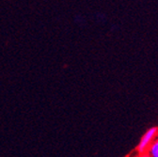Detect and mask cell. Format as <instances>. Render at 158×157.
<instances>
[{
	"label": "cell",
	"mask_w": 158,
	"mask_h": 157,
	"mask_svg": "<svg viewBox=\"0 0 158 157\" xmlns=\"http://www.w3.org/2000/svg\"><path fill=\"white\" fill-rule=\"evenodd\" d=\"M157 135H158V127L153 126V127H151L150 129H148L142 135L139 143H138V145L136 147L137 152L139 154L146 153L148 148L150 147V145L155 139V137Z\"/></svg>",
	"instance_id": "6da1fadb"
},
{
	"label": "cell",
	"mask_w": 158,
	"mask_h": 157,
	"mask_svg": "<svg viewBox=\"0 0 158 157\" xmlns=\"http://www.w3.org/2000/svg\"><path fill=\"white\" fill-rule=\"evenodd\" d=\"M146 153L148 154L149 157H158V135L152 142V144L148 148Z\"/></svg>",
	"instance_id": "7a4b0ae2"
},
{
	"label": "cell",
	"mask_w": 158,
	"mask_h": 157,
	"mask_svg": "<svg viewBox=\"0 0 158 157\" xmlns=\"http://www.w3.org/2000/svg\"><path fill=\"white\" fill-rule=\"evenodd\" d=\"M136 157H149V156H148L147 153H143V154H139V155L136 156Z\"/></svg>",
	"instance_id": "3957f363"
}]
</instances>
